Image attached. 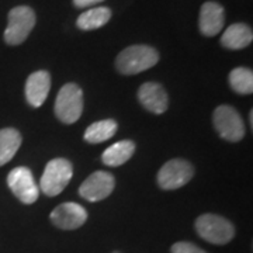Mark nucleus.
I'll return each instance as SVG.
<instances>
[{"label": "nucleus", "mask_w": 253, "mask_h": 253, "mask_svg": "<svg viewBox=\"0 0 253 253\" xmlns=\"http://www.w3.org/2000/svg\"><path fill=\"white\" fill-rule=\"evenodd\" d=\"M72 176V163L68 159H63V158L52 159L46 163L45 170L41 176L38 189L48 197H55V196L61 194L65 187L69 184Z\"/></svg>", "instance_id": "obj_2"}, {"label": "nucleus", "mask_w": 253, "mask_h": 253, "mask_svg": "<svg viewBox=\"0 0 253 253\" xmlns=\"http://www.w3.org/2000/svg\"><path fill=\"white\" fill-rule=\"evenodd\" d=\"M194 176V169L184 159H172L158 173V184L163 190H176L187 184Z\"/></svg>", "instance_id": "obj_8"}, {"label": "nucleus", "mask_w": 253, "mask_h": 253, "mask_svg": "<svg viewBox=\"0 0 253 253\" xmlns=\"http://www.w3.org/2000/svg\"><path fill=\"white\" fill-rule=\"evenodd\" d=\"M111 18V10L109 7H96L82 13L76 20V26L83 31L97 30L109 23Z\"/></svg>", "instance_id": "obj_17"}, {"label": "nucleus", "mask_w": 253, "mask_h": 253, "mask_svg": "<svg viewBox=\"0 0 253 253\" xmlns=\"http://www.w3.org/2000/svg\"><path fill=\"white\" fill-rule=\"evenodd\" d=\"M36 26V13L28 6H17L9 11L7 27L4 30V41L7 45L23 44Z\"/></svg>", "instance_id": "obj_3"}, {"label": "nucleus", "mask_w": 253, "mask_h": 253, "mask_svg": "<svg viewBox=\"0 0 253 253\" xmlns=\"http://www.w3.org/2000/svg\"><path fill=\"white\" fill-rule=\"evenodd\" d=\"M138 99L145 109L154 114H163L169 106V97L159 83L146 82L138 90Z\"/></svg>", "instance_id": "obj_12"}, {"label": "nucleus", "mask_w": 253, "mask_h": 253, "mask_svg": "<svg viewBox=\"0 0 253 253\" xmlns=\"http://www.w3.org/2000/svg\"><path fill=\"white\" fill-rule=\"evenodd\" d=\"M212 123L219 136L229 142H239L246 132L244 120L231 106L217 107L212 116Z\"/></svg>", "instance_id": "obj_6"}, {"label": "nucleus", "mask_w": 253, "mask_h": 253, "mask_svg": "<svg viewBox=\"0 0 253 253\" xmlns=\"http://www.w3.org/2000/svg\"><path fill=\"white\" fill-rule=\"evenodd\" d=\"M21 134L14 128L0 129V166L10 162L21 145Z\"/></svg>", "instance_id": "obj_16"}, {"label": "nucleus", "mask_w": 253, "mask_h": 253, "mask_svg": "<svg viewBox=\"0 0 253 253\" xmlns=\"http://www.w3.org/2000/svg\"><path fill=\"white\" fill-rule=\"evenodd\" d=\"M225 24V10L217 1H206L200 9L199 27L201 34L206 37H214Z\"/></svg>", "instance_id": "obj_11"}, {"label": "nucleus", "mask_w": 253, "mask_h": 253, "mask_svg": "<svg viewBox=\"0 0 253 253\" xmlns=\"http://www.w3.org/2000/svg\"><path fill=\"white\" fill-rule=\"evenodd\" d=\"M55 116L63 124H73L83 111V93L75 83H66L55 100Z\"/></svg>", "instance_id": "obj_4"}, {"label": "nucleus", "mask_w": 253, "mask_h": 253, "mask_svg": "<svg viewBox=\"0 0 253 253\" xmlns=\"http://www.w3.org/2000/svg\"><path fill=\"white\" fill-rule=\"evenodd\" d=\"M100 1H103V0H73V4L79 9H84V7H90Z\"/></svg>", "instance_id": "obj_21"}, {"label": "nucleus", "mask_w": 253, "mask_h": 253, "mask_svg": "<svg viewBox=\"0 0 253 253\" xmlns=\"http://www.w3.org/2000/svg\"><path fill=\"white\" fill-rule=\"evenodd\" d=\"M172 253H207L191 242H177L172 246Z\"/></svg>", "instance_id": "obj_20"}, {"label": "nucleus", "mask_w": 253, "mask_h": 253, "mask_svg": "<svg viewBox=\"0 0 253 253\" xmlns=\"http://www.w3.org/2000/svg\"><path fill=\"white\" fill-rule=\"evenodd\" d=\"M116 187V180L113 174L109 172H99L91 173L86 180L82 183L79 187V194L82 199L87 200L90 203H97L101 200L107 199L113 190Z\"/></svg>", "instance_id": "obj_9"}, {"label": "nucleus", "mask_w": 253, "mask_h": 253, "mask_svg": "<svg viewBox=\"0 0 253 253\" xmlns=\"http://www.w3.org/2000/svg\"><path fill=\"white\" fill-rule=\"evenodd\" d=\"M113 253H121V252H118V251H116V252H113Z\"/></svg>", "instance_id": "obj_22"}, {"label": "nucleus", "mask_w": 253, "mask_h": 253, "mask_svg": "<svg viewBox=\"0 0 253 253\" xmlns=\"http://www.w3.org/2000/svg\"><path fill=\"white\" fill-rule=\"evenodd\" d=\"M196 231L204 241L214 245H225L235 236L234 225L221 215L203 214L196 219Z\"/></svg>", "instance_id": "obj_5"}, {"label": "nucleus", "mask_w": 253, "mask_h": 253, "mask_svg": "<svg viewBox=\"0 0 253 253\" xmlns=\"http://www.w3.org/2000/svg\"><path fill=\"white\" fill-rule=\"evenodd\" d=\"M117 132V123L114 120H101L87 126L84 132V141L90 144H101L110 139Z\"/></svg>", "instance_id": "obj_18"}, {"label": "nucleus", "mask_w": 253, "mask_h": 253, "mask_svg": "<svg viewBox=\"0 0 253 253\" xmlns=\"http://www.w3.org/2000/svg\"><path fill=\"white\" fill-rule=\"evenodd\" d=\"M87 219V211L76 203H62L51 212V222L56 228L72 231L81 228Z\"/></svg>", "instance_id": "obj_10"}, {"label": "nucleus", "mask_w": 253, "mask_h": 253, "mask_svg": "<svg viewBox=\"0 0 253 253\" xmlns=\"http://www.w3.org/2000/svg\"><path fill=\"white\" fill-rule=\"evenodd\" d=\"M252 41V28L244 23H236L229 26L221 37V45L228 49H244Z\"/></svg>", "instance_id": "obj_14"}, {"label": "nucleus", "mask_w": 253, "mask_h": 253, "mask_svg": "<svg viewBox=\"0 0 253 253\" xmlns=\"http://www.w3.org/2000/svg\"><path fill=\"white\" fill-rule=\"evenodd\" d=\"M159 62L158 51L149 45H131L118 54L116 68L123 75H136Z\"/></svg>", "instance_id": "obj_1"}, {"label": "nucleus", "mask_w": 253, "mask_h": 253, "mask_svg": "<svg viewBox=\"0 0 253 253\" xmlns=\"http://www.w3.org/2000/svg\"><path fill=\"white\" fill-rule=\"evenodd\" d=\"M229 84L239 94H251L253 91V72L248 68H235L229 73Z\"/></svg>", "instance_id": "obj_19"}, {"label": "nucleus", "mask_w": 253, "mask_h": 253, "mask_svg": "<svg viewBox=\"0 0 253 253\" xmlns=\"http://www.w3.org/2000/svg\"><path fill=\"white\" fill-rule=\"evenodd\" d=\"M135 152V144L129 139L118 141L114 145L109 146L103 155L101 161L107 166H121L131 159V156Z\"/></svg>", "instance_id": "obj_15"}, {"label": "nucleus", "mask_w": 253, "mask_h": 253, "mask_svg": "<svg viewBox=\"0 0 253 253\" xmlns=\"http://www.w3.org/2000/svg\"><path fill=\"white\" fill-rule=\"evenodd\" d=\"M7 186L23 204H34L38 200L40 189L28 168H14L7 176Z\"/></svg>", "instance_id": "obj_7"}, {"label": "nucleus", "mask_w": 253, "mask_h": 253, "mask_svg": "<svg viewBox=\"0 0 253 253\" xmlns=\"http://www.w3.org/2000/svg\"><path fill=\"white\" fill-rule=\"evenodd\" d=\"M51 90V75L46 71H37L26 82V99L33 107H41Z\"/></svg>", "instance_id": "obj_13"}]
</instances>
